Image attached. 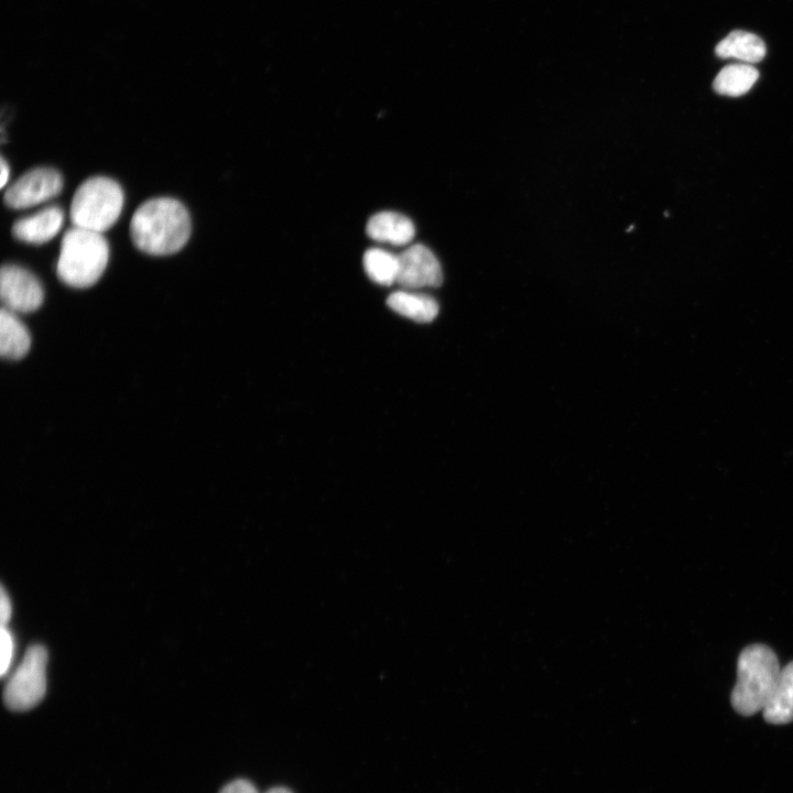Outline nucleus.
Wrapping results in <instances>:
<instances>
[{"label":"nucleus","instance_id":"nucleus-11","mask_svg":"<svg viewBox=\"0 0 793 793\" xmlns=\"http://www.w3.org/2000/svg\"><path fill=\"white\" fill-rule=\"evenodd\" d=\"M764 42L756 34L736 30L730 32L715 47L721 58H736L746 64L758 63L765 56Z\"/></svg>","mask_w":793,"mask_h":793},{"label":"nucleus","instance_id":"nucleus-21","mask_svg":"<svg viewBox=\"0 0 793 793\" xmlns=\"http://www.w3.org/2000/svg\"><path fill=\"white\" fill-rule=\"evenodd\" d=\"M265 793H292L290 790L285 787H273L267 791Z\"/></svg>","mask_w":793,"mask_h":793},{"label":"nucleus","instance_id":"nucleus-15","mask_svg":"<svg viewBox=\"0 0 793 793\" xmlns=\"http://www.w3.org/2000/svg\"><path fill=\"white\" fill-rule=\"evenodd\" d=\"M759 78L757 68L749 64H731L724 67L713 83L719 95L739 97L748 93Z\"/></svg>","mask_w":793,"mask_h":793},{"label":"nucleus","instance_id":"nucleus-13","mask_svg":"<svg viewBox=\"0 0 793 793\" xmlns=\"http://www.w3.org/2000/svg\"><path fill=\"white\" fill-rule=\"evenodd\" d=\"M387 304L395 313L417 323H430L438 314V304L432 296L409 290L391 293Z\"/></svg>","mask_w":793,"mask_h":793},{"label":"nucleus","instance_id":"nucleus-18","mask_svg":"<svg viewBox=\"0 0 793 793\" xmlns=\"http://www.w3.org/2000/svg\"><path fill=\"white\" fill-rule=\"evenodd\" d=\"M219 793H259L254 785L247 780H235L225 785Z\"/></svg>","mask_w":793,"mask_h":793},{"label":"nucleus","instance_id":"nucleus-8","mask_svg":"<svg viewBox=\"0 0 793 793\" xmlns=\"http://www.w3.org/2000/svg\"><path fill=\"white\" fill-rule=\"evenodd\" d=\"M397 283L404 290L437 287L443 282L441 263L425 246H410L399 256Z\"/></svg>","mask_w":793,"mask_h":793},{"label":"nucleus","instance_id":"nucleus-20","mask_svg":"<svg viewBox=\"0 0 793 793\" xmlns=\"http://www.w3.org/2000/svg\"><path fill=\"white\" fill-rule=\"evenodd\" d=\"M9 174H10L9 165H8L7 161L4 160V157L2 156L1 157V182H0L1 187H4L7 185V182L9 180Z\"/></svg>","mask_w":793,"mask_h":793},{"label":"nucleus","instance_id":"nucleus-7","mask_svg":"<svg viewBox=\"0 0 793 793\" xmlns=\"http://www.w3.org/2000/svg\"><path fill=\"white\" fill-rule=\"evenodd\" d=\"M0 296L3 307L13 313L36 311L43 303V287L26 269L4 264L0 272Z\"/></svg>","mask_w":793,"mask_h":793},{"label":"nucleus","instance_id":"nucleus-5","mask_svg":"<svg viewBox=\"0 0 793 793\" xmlns=\"http://www.w3.org/2000/svg\"><path fill=\"white\" fill-rule=\"evenodd\" d=\"M46 664L47 651L43 645L34 644L28 649L3 692V702L9 709L29 710L43 699L46 691Z\"/></svg>","mask_w":793,"mask_h":793},{"label":"nucleus","instance_id":"nucleus-10","mask_svg":"<svg viewBox=\"0 0 793 793\" xmlns=\"http://www.w3.org/2000/svg\"><path fill=\"white\" fill-rule=\"evenodd\" d=\"M366 232L372 240L405 246L414 238L415 227L412 220L402 214L381 211L370 217Z\"/></svg>","mask_w":793,"mask_h":793},{"label":"nucleus","instance_id":"nucleus-14","mask_svg":"<svg viewBox=\"0 0 793 793\" xmlns=\"http://www.w3.org/2000/svg\"><path fill=\"white\" fill-rule=\"evenodd\" d=\"M31 346L30 334L15 313L2 307L0 313V354L7 359L24 357Z\"/></svg>","mask_w":793,"mask_h":793},{"label":"nucleus","instance_id":"nucleus-1","mask_svg":"<svg viewBox=\"0 0 793 793\" xmlns=\"http://www.w3.org/2000/svg\"><path fill=\"white\" fill-rule=\"evenodd\" d=\"M191 217L178 200L156 197L144 202L130 221L132 242L152 256H167L181 250L191 236Z\"/></svg>","mask_w":793,"mask_h":793},{"label":"nucleus","instance_id":"nucleus-6","mask_svg":"<svg viewBox=\"0 0 793 793\" xmlns=\"http://www.w3.org/2000/svg\"><path fill=\"white\" fill-rule=\"evenodd\" d=\"M63 187L61 174L50 167L28 171L4 192V204L13 209L35 206L55 197Z\"/></svg>","mask_w":793,"mask_h":793},{"label":"nucleus","instance_id":"nucleus-9","mask_svg":"<svg viewBox=\"0 0 793 793\" xmlns=\"http://www.w3.org/2000/svg\"><path fill=\"white\" fill-rule=\"evenodd\" d=\"M63 222V209L58 206H48L33 215L17 219L12 226V235L20 241L40 245L54 238Z\"/></svg>","mask_w":793,"mask_h":793},{"label":"nucleus","instance_id":"nucleus-3","mask_svg":"<svg viewBox=\"0 0 793 793\" xmlns=\"http://www.w3.org/2000/svg\"><path fill=\"white\" fill-rule=\"evenodd\" d=\"M780 664L775 653L763 644L747 647L739 655L737 682L731 704L741 715L762 711L775 687Z\"/></svg>","mask_w":793,"mask_h":793},{"label":"nucleus","instance_id":"nucleus-2","mask_svg":"<svg viewBox=\"0 0 793 793\" xmlns=\"http://www.w3.org/2000/svg\"><path fill=\"white\" fill-rule=\"evenodd\" d=\"M109 260V245L101 232L73 226L63 236L56 263L65 284L84 289L95 284Z\"/></svg>","mask_w":793,"mask_h":793},{"label":"nucleus","instance_id":"nucleus-4","mask_svg":"<svg viewBox=\"0 0 793 793\" xmlns=\"http://www.w3.org/2000/svg\"><path fill=\"white\" fill-rule=\"evenodd\" d=\"M123 192L112 178L95 176L83 182L70 204V220L75 227L104 232L119 218Z\"/></svg>","mask_w":793,"mask_h":793},{"label":"nucleus","instance_id":"nucleus-16","mask_svg":"<svg viewBox=\"0 0 793 793\" xmlns=\"http://www.w3.org/2000/svg\"><path fill=\"white\" fill-rule=\"evenodd\" d=\"M362 263L367 275L373 282L384 286L397 283L398 256L383 249L372 248L365 252Z\"/></svg>","mask_w":793,"mask_h":793},{"label":"nucleus","instance_id":"nucleus-17","mask_svg":"<svg viewBox=\"0 0 793 793\" xmlns=\"http://www.w3.org/2000/svg\"><path fill=\"white\" fill-rule=\"evenodd\" d=\"M0 645H1V664H0V673L3 676L12 661L13 656V649H14V642L11 632L9 629H7L6 626H1V633H0Z\"/></svg>","mask_w":793,"mask_h":793},{"label":"nucleus","instance_id":"nucleus-12","mask_svg":"<svg viewBox=\"0 0 793 793\" xmlns=\"http://www.w3.org/2000/svg\"><path fill=\"white\" fill-rule=\"evenodd\" d=\"M762 714L771 724H787L793 720V662L781 669Z\"/></svg>","mask_w":793,"mask_h":793},{"label":"nucleus","instance_id":"nucleus-19","mask_svg":"<svg viewBox=\"0 0 793 793\" xmlns=\"http://www.w3.org/2000/svg\"><path fill=\"white\" fill-rule=\"evenodd\" d=\"M11 601L8 597L4 589H1V599H0V618H1V626H6L7 622L10 620L11 617Z\"/></svg>","mask_w":793,"mask_h":793}]
</instances>
